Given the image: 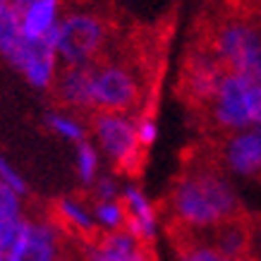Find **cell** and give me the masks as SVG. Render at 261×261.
Returning a JSON list of instances; mask_svg holds the SVG:
<instances>
[{
  "instance_id": "6da1fadb",
  "label": "cell",
  "mask_w": 261,
  "mask_h": 261,
  "mask_svg": "<svg viewBox=\"0 0 261 261\" xmlns=\"http://www.w3.org/2000/svg\"><path fill=\"white\" fill-rule=\"evenodd\" d=\"M120 41V19L111 8L94 3H67L53 34L60 65H94Z\"/></svg>"
},
{
  "instance_id": "7a4b0ae2",
  "label": "cell",
  "mask_w": 261,
  "mask_h": 261,
  "mask_svg": "<svg viewBox=\"0 0 261 261\" xmlns=\"http://www.w3.org/2000/svg\"><path fill=\"white\" fill-rule=\"evenodd\" d=\"M190 122L211 139H228L249 125H261V84L240 74H225L216 98L201 113L192 115Z\"/></svg>"
},
{
  "instance_id": "3957f363",
  "label": "cell",
  "mask_w": 261,
  "mask_h": 261,
  "mask_svg": "<svg viewBox=\"0 0 261 261\" xmlns=\"http://www.w3.org/2000/svg\"><path fill=\"white\" fill-rule=\"evenodd\" d=\"M89 135L94 137L98 149L113 163V170L127 177H142L149 149L139 144L135 115L120 113H91L89 115Z\"/></svg>"
},
{
  "instance_id": "277c9868",
  "label": "cell",
  "mask_w": 261,
  "mask_h": 261,
  "mask_svg": "<svg viewBox=\"0 0 261 261\" xmlns=\"http://www.w3.org/2000/svg\"><path fill=\"white\" fill-rule=\"evenodd\" d=\"M228 72L221 67L204 46H199L194 41L187 39L185 53H182L180 63V77L175 84V96L177 101L185 106L187 115H197L216 98L221 80Z\"/></svg>"
},
{
  "instance_id": "5b68a950",
  "label": "cell",
  "mask_w": 261,
  "mask_h": 261,
  "mask_svg": "<svg viewBox=\"0 0 261 261\" xmlns=\"http://www.w3.org/2000/svg\"><path fill=\"white\" fill-rule=\"evenodd\" d=\"M0 60L12 67L27 84L36 91H50L60 72V60H58L56 46L50 39H29L19 36L12 46L0 56Z\"/></svg>"
},
{
  "instance_id": "8992f818",
  "label": "cell",
  "mask_w": 261,
  "mask_h": 261,
  "mask_svg": "<svg viewBox=\"0 0 261 261\" xmlns=\"http://www.w3.org/2000/svg\"><path fill=\"white\" fill-rule=\"evenodd\" d=\"M67 238L48 216H24L12 245L3 252V261H56Z\"/></svg>"
},
{
  "instance_id": "52a82bcc",
  "label": "cell",
  "mask_w": 261,
  "mask_h": 261,
  "mask_svg": "<svg viewBox=\"0 0 261 261\" xmlns=\"http://www.w3.org/2000/svg\"><path fill=\"white\" fill-rule=\"evenodd\" d=\"M208 245L218 249L225 259H242L254 252V221L245 206L211 225Z\"/></svg>"
},
{
  "instance_id": "ba28073f",
  "label": "cell",
  "mask_w": 261,
  "mask_h": 261,
  "mask_svg": "<svg viewBox=\"0 0 261 261\" xmlns=\"http://www.w3.org/2000/svg\"><path fill=\"white\" fill-rule=\"evenodd\" d=\"M50 94L58 108L91 115V65H63Z\"/></svg>"
},
{
  "instance_id": "9c48e42d",
  "label": "cell",
  "mask_w": 261,
  "mask_h": 261,
  "mask_svg": "<svg viewBox=\"0 0 261 261\" xmlns=\"http://www.w3.org/2000/svg\"><path fill=\"white\" fill-rule=\"evenodd\" d=\"M17 12L19 29L29 39H50L63 19L67 0H10Z\"/></svg>"
},
{
  "instance_id": "30bf717a",
  "label": "cell",
  "mask_w": 261,
  "mask_h": 261,
  "mask_svg": "<svg viewBox=\"0 0 261 261\" xmlns=\"http://www.w3.org/2000/svg\"><path fill=\"white\" fill-rule=\"evenodd\" d=\"M225 166L245 175H256L261 168V129L240 132L235 137L221 139Z\"/></svg>"
},
{
  "instance_id": "8fae6325",
  "label": "cell",
  "mask_w": 261,
  "mask_h": 261,
  "mask_svg": "<svg viewBox=\"0 0 261 261\" xmlns=\"http://www.w3.org/2000/svg\"><path fill=\"white\" fill-rule=\"evenodd\" d=\"M89 115H80V113L65 111V108H58L53 106L50 111L43 115V125L50 135L60 137L65 142L80 144L84 139H89Z\"/></svg>"
},
{
  "instance_id": "7c38bea8",
  "label": "cell",
  "mask_w": 261,
  "mask_h": 261,
  "mask_svg": "<svg viewBox=\"0 0 261 261\" xmlns=\"http://www.w3.org/2000/svg\"><path fill=\"white\" fill-rule=\"evenodd\" d=\"M98 166H101V159H98V149L96 144H91L89 139L77 144V177L84 187H91L98 177Z\"/></svg>"
},
{
  "instance_id": "4fadbf2b",
  "label": "cell",
  "mask_w": 261,
  "mask_h": 261,
  "mask_svg": "<svg viewBox=\"0 0 261 261\" xmlns=\"http://www.w3.org/2000/svg\"><path fill=\"white\" fill-rule=\"evenodd\" d=\"M94 221L101 230H120L125 225V211L120 204V197L113 201H89Z\"/></svg>"
},
{
  "instance_id": "5bb4252c",
  "label": "cell",
  "mask_w": 261,
  "mask_h": 261,
  "mask_svg": "<svg viewBox=\"0 0 261 261\" xmlns=\"http://www.w3.org/2000/svg\"><path fill=\"white\" fill-rule=\"evenodd\" d=\"M19 36H22L19 19H17V12L12 10V5H10V0H8V3L0 5V56L15 43Z\"/></svg>"
},
{
  "instance_id": "9a60e30c",
  "label": "cell",
  "mask_w": 261,
  "mask_h": 261,
  "mask_svg": "<svg viewBox=\"0 0 261 261\" xmlns=\"http://www.w3.org/2000/svg\"><path fill=\"white\" fill-rule=\"evenodd\" d=\"M0 182H5L10 190H15L19 197H24V199L29 197V185L24 180V175L10 163V159L3 156V153H0Z\"/></svg>"
},
{
  "instance_id": "2e32d148",
  "label": "cell",
  "mask_w": 261,
  "mask_h": 261,
  "mask_svg": "<svg viewBox=\"0 0 261 261\" xmlns=\"http://www.w3.org/2000/svg\"><path fill=\"white\" fill-rule=\"evenodd\" d=\"M0 214L8 218H24V197L10 190L5 182H0Z\"/></svg>"
},
{
  "instance_id": "e0dca14e",
  "label": "cell",
  "mask_w": 261,
  "mask_h": 261,
  "mask_svg": "<svg viewBox=\"0 0 261 261\" xmlns=\"http://www.w3.org/2000/svg\"><path fill=\"white\" fill-rule=\"evenodd\" d=\"M19 223H22V218H8V216L0 214V254L12 245L17 230H19Z\"/></svg>"
},
{
  "instance_id": "ac0fdd59",
  "label": "cell",
  "mask_w": 261,
  "mask_h": 261,
  "mask_svg": "<svg viewBox=\"0 0 261 261\" xmlns=\"http://www.w3.org/2000/svg\"><path fill=\"white\" fill-rule=\"evenodd\" d=\"M240 12H245L249 19H254L256 24H261V0H230Z\"/></svg>"
},
{
  "instance_id": "d6986e66",
  "label": "cell",
  "mask_w": 261,
  "mask_h": 261,
  "mask_svg": "<svg viewBox=\"0 0 261 261\" xmlns=\"http://www.w3.org/2000/svg\"><path fill=\"white\" fill-rule=\"evenodd\" d=\"M230 261H261L259 256H254V254H249V256H242V259H230Z\"/></svg>"
},
{
  "instance_id": "ffe728a7",
  "label": "cell",
  "mask_w": 261,
  "mask_h": 261,
  "mask_svg": "<svg viewBox=\"0 0 261 261\" xmlns=\"http://www.w3.org/2000/svg\"><path fill=\"white\" fill-rule=\"evenodd\" d=\"M256 177H259V180H261V168H259V170H256Z\"/></svg>"
},
{
  "instance_id": "44dd1931",
  "label": "cell",
  "mask_w": 261,
  "mask_h": 261,
  "mask_svg": "<svg viewBox=\"0 0 261 261\" xmlns=\"http://www.w3.org/2000/svg\"><path fill=\"white\" fill-rule=\"evenodd\" d=\"M3 3H8V0H0V5H3Z\"/></svg>"
}]
</instances>
